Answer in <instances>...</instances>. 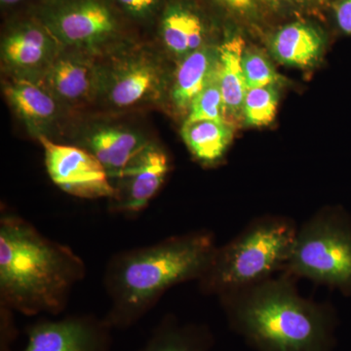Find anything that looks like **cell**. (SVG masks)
<instances>
[{"label": "cell", "mask_w": 351, "mask_h": 351, "mask_svg": "<svg viewBox=\"0 0 351 351\" xmlns=\"http://www.w3.org/2000/svg\"><path fill=\"white\" fill-rule=\"evenodd\" d=\"M86 276V265L68 245L48 239L2 205L0 212V306L25 316H57Z\"/></svg>", "instance_id": "cell-1"}, {"label": "cell", "mask_w": 351, "mask_h": 351, "mask_svg": "<svg viewBox=\"0 0 351 351\" xmlns=\"http://www.w3.org/2000/svg\"><path fill=\"white\" fill-rule=\"evenodd\" d=\"M217 248L213 233L200 230L115 254L104 274L110 299L104 319L112 330L137 324L171 288L199 280Z\"/></svg>", "instance_id": "cell-2"}, {"label": "cell", "mask_w": 351, "mask_h": 351, "mask_svg": "<svg viewBox=\"0 0 351 351\" xmlns=\"http://www.w3.org/2000/svg\"><path fill=\"white\" fill-rule=\"evenodd\" d=\"M230 326L258 351H328L326 307L304 299L282 274L221 295Z\"/></svg>", "instance_id": "cell-3"}, {"label": "cell", "mask_w": 351, "mask_h": 351, "mask_svg": "<svg viewBox=\"0 0 351 351\" xmlns=\"http://www.w3.org/2000/svg\"><path fill=\"white\" fill-rule=\"evenodd\" d=\"M297 232L291 219H254L232 241L218 246L197 281L201 292L221 297L271 278L274 272L285 269Z\"/></svg>", "instance_id": "cell-4"}, {"label": "cell", "mask_w": 351, "mask_h": 351, "mask_svg": "<svg viewBox=\"0 0 351 351\" xmlns=\"http://www.w3.org/2000/svg\"><path fill=\"white\" fill-rule=\"evenodd\" d=\"M98 101L110 114L163 106L171 75L162 57L147 45L124 40L99 56Z\"/></svg>", "instance_id": "cell-5"}, {"label": "cell", "mask_w": 351, "mask_h": 351, "mask_svg": "<svg viewBox=\"0 0 351 351\" xmlns=\"http://www.w3.org/2000/svg\"><path fill=\"white\" fill-rule=\"evenodd\" d=\"M283 271L332 287H350L351 232L331 215H316L298 228Z\"/></svg>", "instance_id": "cell-6"}, {"label": "cell", "mask_w": 351, "mask_h": 351, "mask_svg": "<svg viewBox=\"0 0 351 351\" xmlns=\"http://www.w3.org/2000/svg\"><path fill=\"white\" fill-rule=\"evenodd\" d=\"M36 17L64 47L97 56L126 40L117 14L105 0H50Z\"/></svg>", "instance_id": "cell-7"}, {"label": "cell", "mask_w": 351, "mask_h": 351, "mask_svg": "<svg viewBox=\"0 0 351 351\" xmlns=\"http://www.w3.org/2000/svg\"><path fill=\"white\" fill-rule=\"evenodd\" d=\"M46 170L51 181L68 193L83 199H110L114 193L110 175L91 154L66 143L40 137Z\"/></svg>", "instance_id": "cell-8"}, {"label": "cell", "mask_w": 351, "mask_h": 351, "mask_svg": "<svg viewBox=\"0 0 351 351\" xmlns=\"http://www.w3.org/2000/svg\"><path fill=\"white\" fill-rule=\"evenodd\" d=\"M63 48L38 18L18 21L2 34V73L39 83Z\"/></svg>", "instance_id": "cell-9"}, {"label": "cell", "mask_w": 351, "mask_h": 351, "mask_svg": "<svg viewBox=\"0 0 351 351\" xmlns=\"http://www.w3.org/2000/svg\"><path fill=\"white\" fill-rule=\"evenodd\" d=\"M169 171V156L154 141L125 168L110 177L114 193L108 199V210L125 216L144 211L162 188Z\"/></svg>", "instance_id": "cell-10"}, {"label": "cell", "mask_w": 351, "mask_h": 351, "mask_svg": "<svg viewBox=\"0 0 351 351\" xmlns=\"http://www.w3.org/2000/svg\"><path fill=\"white\" fill-rule=\"evenodd\" d=\"M66 144L76 145L96 157L110 177L117 175L154 140L142 129L127 122L101 117L82 122Z\"/></svg>", "instance_id": "cell-11"}, {"label": "cell", "mask_w": 351, "mask_h": 351, "mask_svg": "<svg viewBox=\"0 0 351 351\" xmlns=\"http://www.w3.org/2000/svg\"><path fill=\"white\" fill-rule=\"evenodd\" d=\"M112 331L104 317L92 314L41 318L25 328L21 351H112Z\"/></svg>", "instance_id": "cell-12"}, {"label": "cell", "mask_w": 351, "mask_h": 351, "mask_svg": "<svg viewBox=\"0 0 351 351\" xmlns=\"http://www.w3.org/2000/svg\"><path fill=\"white\" fill-rule=\"evenodd\" d=\"M39 84L69 112L97 104L100 60L86 51L64 47Z\"/></svg>", "instance_id": "cell-13"}, {"label": "cell", "mask_w": 351, "mask_h": 351, "mask_svg": "<svg viewBox=\"0 0 351 351\" xmlns=\"http://www.w3.org/2000/svg\"><path fill=\"white\" fill-rule=\"evenodd\" d=\"M2 91L11 110L32 138L57 141L69 110L39 83L23 78L2 77Z\"/></svg>", "instance_id": "cell-14"}, {"label": "cell", "mask_w": 351, "mask_h": 351, "mask_svg": "<svg viewBox=\"0 0 351 351\" xmlns=\"http://www.w3.org/2000/svg\"><path fill=\"white\" fill-rule=\"evenodd\" d=\"M219 63V45L208 43L181 61L171 75L166 103L175 112L188 115L195 97L214 75Z\"/></svg>", "instance_id": "cell-15"}, {"label": "cell", "mask_w": 351, "mask_h": 351, "mask_svg": "<svg viewBox=\"0 0 351 351\" xmlns=\"http://www.w3.org/2000/svg\"><path fill=\"white\" fill-rule=\"evenodd\" d=\"M160 38L167 53L179 62L208 44L206 24L193 6L173 2L161 18Z\"/></svg>", "instance_id": "cell-16"}, {"label": "cell", "mask_w": 351, "mask_h": 351, "mask_svg": "<svg viewBox=\"0 0 351 351\" xmlns=\"http://www.w3.org/2000/svg\"><path fill=\"white\" fill-rule=\"evenodd\" d=\"M246 43L239 34H228L219 45L218 73L226 122L235 126L242 120V110L247 85L245 82L242 56Z\"/></svg>", "instance_id": "cell-17"}, {"label": "cell", "mask_w": 351, "mask_h": 351, "mask_svg": "<svg viewBox=\"0 0 351 351\" xmlns=\"http://www.w3.org/2000/svg\"><path fill=\"white\" fill-rule=\"evenodd\" d=\"M324 48L322 32L304 22L284 25L270 43V49L277 61L299 69L313 66L319 61Z\"/></svg>", "instance_id": "cell-18"}, {"label": "cell", "mask_w": 351, "mask_h": 351, "mask_svg": "<svg viewBox=\"0 0 351 351\" xmlns=\"http://www.w3.org/2000/svg\"><path fill=\"white\" fill-rule=\"evenodd\" d=\"M181 135L198 162L212 166L225 156L234 135V126L225 121H184Z\"/></svg>", "instance_id": "cell-19"}, {"label": "cell", "mask_w": 351, "mask_h": 351, "mask_svg": "<svg viewBox=\"0 0 351 351\" xmlns=\"http://www.w3.org/2000/svg\"><path fill=\"white\" fill-rule=\"evenodd\" d=\"M211 346L207 328L182 324L175 316L166 315L138 351H210Z\"/></svg>", "instance_id": "cell-20"}, {"label": "cell", "mask_w": 351, "mask_h": 351, "mask_svg": "<svg viewBox=\"0 0 351 351\" xmlns=\"http://www.w3.org/2000/svg\"><path fill=\"white\" fill-rule=\"evenodd\" d=\"M278 85L253 88L245 95L242 121L246 126H267L276 119Z\"/></svg>", "instance_id": "cell-21"}, {"label": "cell", "mask_w": 351, "mask_h": 351, "mask_svg": "<svg viewBox=\"0 0 351 351\" xmlns=\"http://www.w3.org/2000/svg\"><path fill=\"white\" fill-rule=\"evenodd\" d=\"M200 120L226 122L218 68L202 91L195 97L184 121L193 122Z\"/></svg>", "instance_id": "cell-22"}, {"label": "cell", "mask_w": 351, "mask_h": 351, "mask_svg": "<svg viewBox=\"0 0 351 351\" xmlns=\"http://www.w3.org/2000/svg\"><path fill=\"white\" fill-rule=\"evenodd\" d=\"M242 69L247 89L279 85L281 80L269 58L255 48L247 49L246 47L245 49L242 56Z\"/></svg>", "instance_id": "cell-23"}, {"label": "cell", "mask_w": 351, "mask_h": 351, "mask_svg": "<svg viewBox=\"0 0 351 351\" xmlns=\"http://www.w3.org/2000/svg\"><path fill=\"white\" fill-rule=\"evenodd\" d=\"M12 309L0 306V351H12L14 341L18 337V329L16 326Z\"/></svg>", "instance_id": "cell-24"}, {"label": "cell", "mask_w": 351, "mask_h": 351, "mask_svg": "<svg viewBox=\"0 0 351 351\" xmlns=\"http://www.w3.org/2000/svg\"><path fill=\"white\" fill-rule=\"evenodd\" d=\"M117 2L129 15L145 19L156 12L160 0H117Z\"/></svg>", "instance_id": "cell-25"}, {"label": "cell", "mask_w": 351, "mask_h": 351, "mask_svg": "<svg viewBox=\"0 0 351 351\" xmlns=\"http://www.w3.org/2000/svg\"><path fill=\"white\" fill-rule=\"evenodd\" d=\"M218 3L247 19H255L258 16V6L255 0H216Z\"/></svg>", "instance_id": "cell-26"}, {"label": "cell", "mask_w": 351, "mask_h": 351, "mask_svg": "<svg viewBox=\"0 0 351 351\" xmlns=\"http://www.w3.org/2000/svg\"><path fill=\"white\" fill-rule=\"evenodd\" d=\"M335 15L339 29L351 34V0H341L335 9Z\"/></svg>", "instance_id": "cell-27"}, {"label": "cell", "mask_w": 351, "mask_h": 351, "mask_svg": "<svg viewBox=\"0 0 351 351\" xmlns=\"http://www.w3.org/2000/svg\"><path fill=\"white\" fill-rule=\"evenodd\" d=\"M269 5H282V4H298L302 3L304 0H261Z\"/></svg>", "instance_id": "cell-28"}, {"label": "cell", "mask_w": 351, "mask_h": 351, "mask_svg": "<svg viewBox=\"0 0 351 351\" xmlns=\"http://www.w3.org/2000/svg\"><path fill=\"white\" fill-rule=\"evenodd\" d=\"M25 1L27 0H0V3L3 8H11V7L19 5Z\"/></svg>", "instance_id": "cell-29"}]
</instances>
